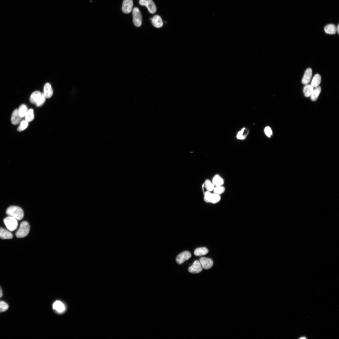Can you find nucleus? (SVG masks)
<instances>
[{"mask_svg":"<svg viewBox=\"0 0 339 339\" xmlns=\"http://www.w3.org/2000/svg\"><path fill=\"white\" fill-rule=\"evenodd\" d=\"M6 214L9 216L19 221L24 217V212L19 207L12 206L8 207L6 211Z\"/></svg>","mask_w":339,"mask_h":339,"instance_id":"obj_1","label":"nucleus"},{"mask_svg":"<svg viewBox=\"0 0 339 339\" xmlns=\"http://www.w3.org/2000/svg\"><path fill=\"white\" fill-rule=\"evenodd\" d=\"M30 226L29 223L26 221L22 222L18 230L16 233V236L18 238H22L26 236L29 234Z\"/></svg>","mask_w":339,"mask_h":339,"instance_id":"obj_2","label":"nucleus"},{"mask_svg":"<svg viewBox=\"0 0 339 339\" xmlns=\"http://www.w3.org/2000/svg\"><path fill=\"white\" fill-rule=\"evenodd\" d=\"M17 221L15 218L8 216L4 219L3 222L7 229L9 231H12L15 230L17 228Z\"/></svg>","mask_w":339,"mask_h":339,"instance_id":"obj_3","label":"nucleus"},{"mask_svg":"<svg viewBox=\"0 0 339 339\" xmlns=\"http://www.w3.org/2000/svg\"><path fill=\"white\" fill-rule=\"evenodd\" d=\"M133 22L134 25L139 27L142 24V16L139 8L135 7L132 10Z\"/></svg>","mask_w":339,"mask_h":339,"instance_id":"obj_4","label":"nucleus"},{"mask_svg":"<svg viewBox=\"0 0 339 339\" xmlns=\"http://www.w3.org/2000/svg\"><path fill=\"white\" fill-rule=\"evenodd\" d=\"M139 3L141 6H145L151 13H154L156 11V5L152 0H140Z\"/></svg>","mask_w":339,"mask_h":339,"instance_id":"obj_5","label":"nucleus"},{"mask_svg":"<svg viewBox=\"0 0 339 339\" xmlns=\"http://www.w3.org/2000/svg\"><path fill=\"white\" fill-rule=\"evenodd\" d=\"M191 253L188 251H184L179 254L176 258V261L179 264L183 263L191 257Z\"/></svg>","mask_w":339,"mask_h":339,"instance_id":"obj_6","label":"nucleus"},{"mask_svg":"<svg viewBox=\"0 0 339 339\" xmlns=\"http://www.w3.org/2000/svg\"><path fill=\"white\" fill-rule=\"evenodd\" d=\"M202 269L199 261L196 260L189 267L188 270L191 273H198L202 271Z\"/></svg>","mask_w":339,"mask_h":339,"instance_id":"obj_7","label":"nucleus"},{"mask_svg":"<svg viewBox=\"0 0 339 339\" xmlns=\"http://www.w3.org/2000/svg\"><path fill=\"white\" fill-rule=\"evenodd\" d=\"M203 268L207 270L211 268L213 265V260L210 258L201 257L199 261Z\"/></svg>","mask_w":339,"mask_h":339,"instance_id":"obj_8","label":"nucleus"},{"mask_svg":"<svg viewBox=\"0 0 339 339\" xmlns=\"http://www.w3.org/2000/svg\"><path fill=\"white\" fill-rule=\"evenodd\" d=\"M133 4L132 0H124L122 7V12L125 13H130L132 9Z\"/></svg>","mask_w":339,"mask_h":339,"instance_id":"obj_9","label":"nucleus"},{"mask_svg":"<svg viewBox=\"0 0 339 339\" xmlns=\"http://www.w3.org/2000/svg\"><path fill=\"white\" fill-rule=\"evenodd\" d=\"M153 25L155 27L160 28L163 25V22L161 17L159 15H156L150 19Z\"/></svg>","mask_w":339,"mask_h":339,"instance_id":"obj_10","label":"nucleus"},{"mask_svg":"<svg viewBox=\"0 0 339 339\" xmlns=\"http://www.w3.org/2000/svg\"><path fill=\"white\" fill-rule=\"evenodd\" d=\"M312 74L311 68H309L305 71L302 80V83L305 85L307 84L311 80Z\"/></svg>","mask_w":339,"mask_h":339,"instance_id":"obj_11","label":"nucleus"},{"mask_svg":"<svg viewBox=\"0 0 339 339\" xmlns=\"http://www.w3.org/2000/svg\"><path fill=\"white\" fill-rule=\"evenodd\" d=\"M13 237L12 234L8 230L0 227V238L2 239H11Z\"/></svg>","mask_w":339,"mask_h":339,"instance_id":"obj_12","label":"nucleus"},{"mask_svg":"<svg viewBox=\"0 0 339 339\" xmlns=\"http://www.w3.org/2000/svg\"><path fill=\"white\" fill-rule=\"evenodd\" d=\"M21 118L19 114L18 110H15L12 113L11 117L12 124L13 125L18 124L20 122Z\"/></svg>","mask_w":339,"mask_h":339,"instance_id":"obj_13","label":"nucleus"},{"mask_svg":"<svg viewBox=\"0 0 339 339\" xmlns=\"http://www.w3.org/2000/svg\"><path fill=\"white\" fill-rule=\"evenodd\" d=\"M44 94L47 98H50L53 94V91L51 84L49 83H46L44 88Z\"/></svg>","mask_w":339,"mask_h":339,"instance_id":"obj_14","label":"nucleus"},{"mask_svg":"<svg viewBox=\"0 0 339 339\" xmlns=\"http://www.w3.org/2000/svg\"><path fill=\"white\" fill-rule=\"evenodd\" d=\"M41 95V93L38 91L33 92L30 97V102L32 103L36 104L40 99Z\"/></svg>","mask_w":339,"mask_h":339,"instance_id":"obj_15","label":"nucleus"},{"mask_svg":"<svg viewBox=\"0 0 339 339\" xmlns=\"http://www.w3.org/2000/svg\"><path fill=\"white\" fill-rule=\"evenodd\" d=\"M212 183L216 186H222L224 184V180L219 175H216L213 178Z\"/></svg>","mask_w":339,"mask_h":339,"instance_id":"obj_16","label":"nucleus"},{"mask_svg":"<svg viewBox=\"0 0 339 339\" xmlns=\"http://www.w3.org/2000/svg\"><path fill=\"white\" fill-rule=\"evenodd\" d=\"M321 81V77L319 74H316L313 77L311 83V85L313 87L319 86Z\"/></svg>","mask_w":339,"mask_h":339,"instance_id":"obj_17","label":"nucleus"},{"mask_svg":"<svg viewBox=\"0 0 339 339\" xmlns=\"http://www.w3.org/2000/svg\"><path fill=\"white\" fill-rule=\"evenodd\" d=\"M326 33L329 34H334L336 32V27L333 24H329L326 25L324 28Z\"/></svg>","mask_w":339,"mask_h":339,"instance_id":"obj_18","label":"nucleus"},{"mask_svg":"<svg viewBox=\"0 0 339 339\" xmlns=\"http://www.w3.org/2000/svg\"><path fill=\"white\" fill-rule=\"evenodd\" d=\"M208 252V250L205 247H200L195 249L194 252L195 255L197 256L204 255Z\"/></svg>","mask_w":339,"mask_h":339,"instance_id":"obj_19","label":"nucleus"},{"mask_svg":"<svg viewBox=\"0 0 339 339\" xmlns=\"http://www.w3.org/2000/svg\"><path fill=\"white\" fill-rule=\"evenodd\" d=\"M321 90V88L319 86L316 87L314 90H313L310 96L311 100L315 101L317 100L320 93Z\"/></svg>","mask_w":339,"mask_h":339,"instance_id":"obj_20","label":"nucleus"},{"mask_svg":"<svg viewBox=\"0 0 339 339\" xmlns=\"http://www.w3.org/2000/svg\"><path fill=\"white\" fill-rule=\"evenodd\" d=\"M314 90V87L311 85H306L304 88L303 92L305 97L310 96Z\"/></svg>","mask_w":339,"mask_h":339,"instance_id":"obj_21","label":"nucleus"},{"mask_svg":"<svg viewBox=\"0 0 339 339\" xmlns=\"http://www.w3.org/2000/svg\"><path fill=\"white\" fill-rule=\"evenodd\" d=\"M248 134V131L243 128L238 133L236 137L238 139L243 140L245 138Z\"/></svg>","mask_w":339,"mask_h":339,"instance_id":"obj_22","label":"nucleus"},{"mask_svg":"<svg viewBox=\"0 0 339 339\" xmlns=\"http://www.w3.org/2000/svg\"><path fill=\"white\" fill-rule=\"evenodd\" d=\"M221 199V197L220 195L215 194L211 193L209 200V202L213 204L218 203Z\"/></svg>","mask_w":339,"mask_h":339,"instance_id":"obj_23","label":"nucleus"},{"mask_svg":"<svg viewBox=\"0 0 339 339\" xmlns=\"http://www.w3.org/2000/svg\"><path fill=\"white\" fill-rule=\"evenodd\" d=\"M25 120L27 122H30L32 121L34 118L33 110L31 109L28 110L25 115Z\"/></svg>","mask_w":339,"mask_h":339,"instance_id":"obj_24","label":"nucleus"},{"mask_svg":"<svg viewBox=\"0 0 339 339\" xmlns=\"http://www.w3.org/2000/svg\"><path fill=\"white\" fill-rule=\"evenodd\" d=\"M204 186L207 190L209 191H211L213 190L214 186L209 180H206L204 184Z\"/></svg>","mask_w":339,"mask_h":339,"instance_id":"obj_25","label":"nucleus"},{"mask_svg":"<svg viewBox=\"0 0 339 339\" xmlns=\"http://www.w3.org/2000/svg\"><path fill=\"white\" fill-rule=\"evenodd\" d=\"M18 110L19 116L22 118L25 116L27 111V108L25 105H22L19 107Z\"/></svg>","mask_w":339,"mask_h":339,"instance_id":"obj_26","label":"nucleus"},{"mask_svg":"<svg viewBox=\"0 0 339 339\" xmlns=\"http://www.w3.org/2000/svg\"><path fill=\"white\" fill-rule=\"evenodd\" d=\"M213 191L214 193L220 195L224 192L225 188L222 186H217L214 188Z\"/></svg>","mask_w":339,"mask_h":339,"instance_id":"obj_27","label":"nucleus"},{"mask_svg":"<svg viewBox=\"0 0 339 339\" xmlns=\"http://www.w3.org/2000/svg\"><path fill=\"white\" fill-rule=\"evenodd\" d=\"M28 122L25 120L22 121L19 127L17 130L19 132H21L25 129L28 126Z\"/></svg>","mask_w":339,"mask_h":339,"instance_id":"obj_28","label":"nucleus"},{"mask_svg":"<svg viewBox=\"0 0 339 339\" xmlns=\"http://www.w3.org/2000/svg\"><path fill=\"white\" fill-rule=\"evenodd\" d=\"M8 308V304L3 301L0 302V312L6 311Z\"/></svg>","mask_w":339,"mask_h":339,"instance_id":"obj_29","label":"nucleus"},{"mask_svg":"<svg viewBox=\"0 0 339 339\" xmlns=\"http://www.w3.org/2000/svg\"><path fill=\"white\" fill-rule=\"evenodd\" d=\"M46 96L44 93L41 94V95L39 101L36 104L37 106H40L42 105L45 102L46 100Z\"/></svg>","mask_w":339,"mask_h":339,"instance_id":"obj_30","label":"nucleus"},{"mask_svg":"<svg viewBox=\"0 0 339 339\" xmlns=\"http://www.w3.org/2000/svg\"><path fill=\"white\" fill-rule=\"evenodd\" d=\"M264 132L266 135L268 137H270L272 134V131L269 126L266 127L264 129Z\"/></svg>","mask_w":339,"mask_h":339,"instance_id":"obj_31","label":"nucleus"},{"mask_svg":"<svg viewBox=\"0 0 339 339\" xmlns=\"http://www.w3.org/2000/svg\"><path fill=\"white\" fill-rule=\"evenodd\" d=\"M211 193L210 191H207L204 194V200L207 202H209L210 198Z\"/></svg>","mask_w":339,"mask_h":339,"instance_id":"obj_32","label":"nucleus"},{"mask_svg":"<svg viewBox=\"0 0 339 339\" xmlns=\"http://www.w3.org/2000/svg\"><path fill=\"white\" fill-rule=\"evenodd\" d=\"M3 296L2 290L0 286V298H1Z\"/></svg>","mask_w":339,"mask_h":339,"instance_id":"obj_33","label":"nucleus"},{"mask_svg":"<svg viewBox=\"0 0 339 339\" xmlns=\"http://www.w3.org/2000/svg\"><path fill=\"white\" fill-rule=\"evenodd\" d=\"M339 25H338L337 28H336V31L337 32L338 34H339Z\"/></svg>","mask_w":339,"mask_h":339,"instance_id":"obj_34","label":"nucleus"},{"mask_svg":"<svg viewBox=\"0 0 339 339\" xmlns=\"http://www.w3.org/2000/svg\"><path fill=\"white\" fill-rule=\"evenodd\" d=\"M302 338H303V339H304H304H305V338H306L304 337H301V338H300V339H302Z\"/></svg>","mask_w":339,"mask_h":339,"instance_id":"obj_35","label":"nucleus"}]
</instances>
